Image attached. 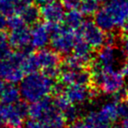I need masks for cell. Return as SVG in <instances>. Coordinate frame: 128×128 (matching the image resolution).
<instances>
[{
	"label": "cell",
	"instance_id": "1",
	"mask_svg": "<svg viewBox=\"0 0 128 128\" xmlns=\"http://www.w3.org/2000/svg\"><path fill=\"white\" fill-rule=\"evenodd\" d=\"M92 83L97 91L106 96L121 99L126 94L125 77L117 68H102L92 63Z\"/></svg>",
	"mask_w": 128,
	"mask_h": 128
},
{
	"label": "cell",
	"instance_id": "2",
	"mask_svg": "<svg viewBox=\"0 0 128 128\" xmlns=\"http://www.w3.org/2000/svg\"><path fill=\"white\" fill-rule=\"evenodd\" d=\"M54 80L43 73L34 72L27 74L20 82V92L22 98L29 103H34L49 96L52 92Z\"/></svg>",
	"mask_w": 128,
	"mask_h": 128
},
{
	"label": "cell",
	"instance_id": "3",
	"mask_svg": "<svg viewBox=\"0 0 128 128\" xmlns=\"http://www.w3.org/2000/svg\"><path fill=\"white\" fill-rule=\"evenodd\" d=\"M29 116L31 119L46 124L64 127L66 121L63 115L54 106V100L50 99L49 96L31 103V106H29Z\"/></svg>",
	"mask_w": 128,
	"mask_h": 128
},
{
	"label": "cell",
	"instance_id": "4",
	"mask_svg": "<svg viewBox=\"0 0 128 128\" xmlns=\"http://www.w3.org/2000/svg\"><path fill=\"white\" fill-rule=\"evenodd\" d=\"M49 31L50 33V45L52 50L59 54H68L73 52L78 34L74 30L66 26H62L59 24L47 22Z\"/></svg>",
	"mask_w": 128,
	"mask_h": 128
},
{
	"label": "cell",
	"instance_id": "5",
	"mask_svg": "<svg viewBox=\"0 0 128 128\" xmlns=\"http://www.w3.org/2000/svg\"><path fill=\"white\" fill-rule=\"evenodd\" d=\"M26 54L22 50L12 52L7 59L0 60V77L10 83H18L24 78V71L21 64Z\"/></svg>",
	"mask_w": 128,
	"mask_h": 128
},
{
	"label": "cell",
	"instance_id": "6",
	"mask_svg": "<svg viewBox=\"0 0 128 128\" xmlns=\"http://www.w3.org/2000/svg\"><path fill=\"white\" fill-rule=\"evenodd\" d=\"M27 115H29V106L26 101L0 104V120L10 127H20Z\"/></svg>",
	"mask_w": 128,
	"mask_h": 128
},
{
	"label": "cell",
	"instance_id": "7",
	"mask_svg": "<svg viewBox=\"0 0 128 128\" xmlns=\"http://www.w3.org/2000/svg\"><path fill=\"white\" fill-rule=\"evenodd\" d=\"M77 34L82 36L94 50H99L107 43L108 36L106 32L100 28L94 21H84L80 28L77 31Z\"/></svg>",
	"mask_w": 128,
	"mask_h": 128
},
{
	"label": "cell",
	"instance_id": "8",
	"mask_svg": "<svg viewBox=\"0 0 128 128\" xmlns=\"http://www.w3.org/2000/svg\"><path fill=\"white\" fill-rule=\"evenodd\" d=\"M124 54L114 44H105L101 47L92 63L102 68H116L121 63Z\"/></svg>",
	"mask_w": 128,
	"mask_h": 128
},
{
	"label": "cell",
	"instance_id": "9",
	"mask_svg": "<svg viewBox=\"0 0 128 128\" xmlns=\"http://www.w3.org/2000/svg\"><path fill=\"white\" fill-rule=\"evenodd\" d=\"M96 88H90L85 85H70L66 86L64 94L66 96L70 103L82 106L96 98L97 96Z\"/></svg>",
	"mask_w": 128,
	"mask_h": 128
},
{
	"label": "cell",
	"instance_id": "10",
	"mask_svg": "<svg viewBox=\"0 0 128 128\" xmlns=\"http://www.w3.org/2000/svg\"><path fill=\"white\" fill-rule=\"evenodd\" d=\"M60 80L66 86H89L90 83H92V74L91 71L85 68L62 70L60 74Z\"/></svg>",
	"mask_w": 128,
	"mask_h": 128
},
{
	"label": "cell",
	"instance_id": "11",
	"mask_svg": "<svg viewBox=\"0 0 128 128\" xmlns=\"http://www.w3.org/2000/svg\"><path fill=\"white\" fill-rule=\"evenodd\" d=\"M8 42L11 48L18 50H22L31 45V30L27 24L22 27L12 29L8 35Z\"/></svg>",
	"mask_w": 128,
	"mask_h": 128
},
{
	"label": "cell",
	"instance_id": "12",
	"mask_svg": "<svg viewBox=\"0 0 128 128\" xmlns=\"http://www.w3.org/2000/svg\"><path fill=\"white\" fill-rule=\"evenodd\" d=\"M64 5L62 2L54 1L42 6L40 8V13L43 20L46 22H54V24H60L64 21L66 11H64Z\"/></svg>",
	"mask_w": 128,
	"mask_h": 128
},
{
	"label": "cell",
	"instance_id": "13",
	"mask_svg": "<svg viewBox=\"0 0 128 128\" xmlns=\"http://www.w3.org/2000/svg\"><path fill=\"white\" fill-rule=\"evenodd\" d=\"M104 8L111 15L118 27L128 17V0H110Z\"/></svg>",
	"mask_w": 128,
	"mask_h": 128
},
{
	"label": "cell",
	"instance_id": "14",
	"mask_svg": "<svg viewBox=\"0 0 128 128\" xmlns=\"http://www.w3.org/2000/svg\"><path fill=\"white\" fill-rule=\"evenodd\" d=\"M50 33L47 24L36 22L31 30V45L35 49H43L50 43Z\"/></svg>",
	"mask_w": 128,
	"mask_h": 128
},
{
	"label": "cell",
	"instance_id": "15",
	"mask_svg": "<svg viewBox=\"0 0 128 128\" xmlns=\"http://www.w3.org/2000/svg\"><path fill=\"white\" fill-rule=\"evenodd\" d=\"M73 54L75 56L78 57L85 66H88L92 62L94 49L82 38V36H80L78 35L74 49H73Z\"/></svg>",
	"mask_w": 128,
	"mask_h": 128
},
{
	"label": "cell",
	"instance_id": "16",
	"mask_svg": "<svg viewBox=\"0 0 128 128\" xmlns=\"http://www.w3.org/2000/svg\"><path fill=\"white\" fill-rule=\"evenodd\" d=\"M36 56L38 62L39 68H41L42 69L59 66V64L61 63L59 54L54 50L43 48L36 52Z\"/></svg>",
	"mask_w": 128,
	"mask_h": 128
},
{
	"label": "cell",
	"instance_id": "17",
	"mask_svg": "<svg viewBox=\"0 0 128 128\" xmlns=\"http://www.w3.org/2000/svg\"><path fill=\"white\" fill-rule=\"evenodd\" d=\"M94 21L100 28L108 33H112L118 27L115 21L111 17V15L108 12V10L104 7L100 8L94 14Z\"/></svg>",
	"mask_w": 128,
	"mask_h": 128
},
{
	"label": "cell",
	"instance_id": "18",
	"mask_svg": "<svg viewBox=\"0 0 128 128\" xmlns=\"http://www.w3.org/2000/svg\"><path fill=\"white\" fill-rule=\"evenodd\" d=\"M85 120L92 128H110L113 124L99 108L90 110L86 115Z\"/></svg>",
	"mask_w": 128,
	"mask_h": 128
},
{
	"label": "cell",
	"instance_id": "19",
	"mask_svg": "<svg viewBox=\"0 0 128 128\" xmlns=\"http://www.w3.org/2000/svg\"><path fill=\"white\" fill-rule=\"evenodd\" d=\"M84 15L82 14L80 10H78L77 8L75 10H69L66 13L64 18V26H66L68 28L72 29L74 31H78L80 28L82 24L84 22Z\"/></svg>",
	"mask_w": 128,
	"mask_h": 128
},
{
	"label": "cell",
	"instance_id": "20",
	"mask_svg": "<svg viewBox=\"0 0 128 128\" xmlns=\"http://www.w3.org/2000/svg\"><path fill=\"white\" fill-rule=\"evenodd\" d=\"M20 89L14 83L6 84L4 90L0 94V98L4 104H15L20 101L21 98Z\"/></svg>",
	"mask_w": 128,
	"mask_h": 128
},
{
	"label": "cell",
	"instance_id": "21",
	"mask_svg": "<svg viewBox=\"0 0 128 128\" xmlns=\"http://www.w3.org/2000/svg\"><path fill=\"white\" fill-rule=\"evenodd\" d=\"M19 14L27 25L36 24V22H38L39 19L41 17L40 10L36 6H34L33 4L28 6V7H26Z\"/></svg>",
	"mask_w": 128,
	"mask_h": 128
},
{
	"label": "cell",
	"instance_id": "22",
	"mask_svg": "<svg viewBox=\"0 0 128 128\" xmlns=\"http://www.w3.org/2000/svg\"><path fill=\"white\" fill-rule=\"evenodd\" d=\"M21 66L25 74H30V73L36 72L40 68L36 54H29L25 55L24 58L22 59Z\"/></svg>",
	"mask_w": 128,
	"mask_h": 128
},
{
	"label": "cell",
	"instance_id": "23",
	"mask_svg": "<svg viewBox=\"0 0 128 128\" xmlns=\"http://www.w3.org/2000/svg\"><path fill=\"white\" fill-rule=\"evenodd\" d=\"M100 2L98 0H83L80 5V10L84 16H94L100 8Z\"/></svg>",
	"mask_w": 128,
	"mask_h": 128
},
{
	"label": "cell",
	"instance_id": "24",
	"mask_svg": "<svg viewBox=\"0 0 128 128\" xmlns=\"http://www.w3.org/2000/svg\"><path fill=\"white\" fill-rule=\"evenodd\" d=\"M82 114V108L80 106L75 105V104H70L66 110L62 112V115L64 117V121L68 122H72L78 120V117Z\"/></svg>",
	"mask_w": 128,
	"mask_h": 128
},
{
	"label": "cell",
	"instance_id": "25",
	"mask_svg": "<svg viewBox=\"0 0 128 128\" xmlns=\"http://www.w3.org/2000/svg\"><path fill=\"white\" fill-rule=\"evenodd\" d=\"M17 0H0V12L6 16L13 15L16 12Z\"/></svg>",
	"mask_w": 128,
	"mask_h": 128
},
{
	"label": "cell",
	"instance_id": "26",
	"mask_svg": "<svg viewBox=\"0 0 128 128\" xmlns=\"http://www.w3.org/2000/svg\"><path fill=\"white\" fill-rule=\"evenodd\" d=\"M54 106L56 107L57 110H59V111H61V113H62L72 103H70V101L63 94H58V96H56V97L54 99Z\"/></svg>",
	"mask_w": 128,
	"mask_h": 128
},
{
	"label": "cell",
	"instance_id": "27",
	"mask_svg": "<svg viewBox=\"0 0 128 128\" xmlns=\"http://www.w3.org/2000/svg\"><path fill=\"white\" fill-rule=\"evenodd\" d=\"M24 24H26L24 22V21L22 20L21 16L13 14L10 15V18H8V28H10V30L22 27Z\"/></svg>",
	"mask_w": 128,
	"mask_h": 128
},
{
	"label": "cell",
	"instance_id": "28",
	"mask_svg": "<svg viewBox=\"0 0 128 128\" xmlns=\"http://www.w3.org/2000/svg\"><path fill=\"white\" fill-rule=\"evenodd\" d=\"M24 128H64L62 126H56V125H52V124H43L41 122H38L36 120H30L25 122L24 127Z\"/></svg>",
	"mask_w": 128,
	"mask_h": 128
},
{
	"label": "cell",
	"instance_id": "29",
	"mask_svg": "<svg viewBox=\"0 0 128 128\" xmlns=\"http://www.w3.org/2000/svg\"><path fill=\"white\" fill-rule=\"evenodd\" d=\"M118 114L119 118L121 119H127L128 118V103L126 101L119 100L118 101Z\"/></svg>",
	"mask_w": 128,
	"mask_h": 128
},
{
	"label": "cell",
	"instance_id": "30",
	"mask_svg": "<svg viewBox=\"0 0 128 128\" xmlns=\"http://www.w3.org/2000/svg\"><path fill=\"white\" fill-rule=\"evenodd\" d=\"M83 0H61L62 4L66 10H75L80 7Z\"/></svg>",
	"mask_w": 128,
	"mask_h": 128
},
{
	"label": "cell",
	"instance_id": "31",
	"mask_svg": "<svg viewBox=\"0 0 128 128\" xmlns=\"http://www.w3.org/2000/svg\"><path fill=\"white\" fill-rule=\"evenodd\" d=\"M66 128H92L90 124L86 122V120H76V121L69 122Z\"/></svg>",
	"mask_w": 128,
	"mask_h": 128
},
{
	"label": "cell",
	"instance_id": "32",
	"mask_svg": "<svg viewBox=\"0 0 128 128\" xmlns=\"http://www.w3.org/2000/svg\"><path fill=\"white\" fill-rule=\"evenodd\" d=\"M121 50L124 56L128 58V36H124L120 41Z\"/></svg>",
	"mask_w": 128,
	"mask_h": 128
},
{
	"label": "cell",
	"instance_id": "33",
	"mask_svg": "<svg viewBox=\"0 0 128 128\" xmlns=\"http://www.w3.org/2000/svg\"><path fill=\"white\" fill-rule=\"evenodd\" d=\"M8 36L5 31H0V48L8 46Z\"/></svg>",
	"mask_w": 128,
	"mask_h": 128
},
{
	"label": "cell",
	"instance_id": "34",
	"mask_svg": "<svg viewBox=\"0 0 128 128\" xmlns=\"http://www.w3.org/2000/svg\"><path fill=\"white\" fill-rule=\"evenodd\" d=\"M8 28V18L5 14L0 12V31H5Z\"/></svg>",
	"mask_w": 128,
	"mask_h": 128
},
{
	"label": "cell",
	"instance_id": "35",
	"mask_svg": "<svg viewBox=\"0 0 128 128\" xmlns=\"http://www.w3.org/2000/svg\"><path fill=\"white\" fill-rule=\"evenodd\" d=\"M122 32L124 36H128V17L124 20V22H122V24L121 25Z\"/></svg>",
	"mask_w": 128,
	"mask_h": 128
},
{
	"label": "cell",
	"instance_id": "36",
	"mask_svg": "<svg viewBox=\"0 0 128 128\" xmlns=\"http://www.w3.org/2000/svg\"><path fill=\"white\" fill-rule=\"evenodd\" d=\"M122 72L124 76L125 77V78L128 80V58L125 60V62L122 64Z\"/></svg>",
	"mask_w": 128,
	"mask_h": 128
},
{
	"label": "cell",
	"instance_id": "37",
	"mask_svg": "<svg viewBox=\"0 0 128 128\" xmlns=\"http://www.w3.org/2000/svg\"><path fill=\"white\" fill-rule=\"evenodd\" d=\"M36 4L38 6H40V7H42V6H45L47 4L50 3V2H54L55 0H34Z\"/></svg>",
	"mask_w": 128,
	"mask_h": 128
},
{
	"label": "cell",
	"instance_id": "38",
	"mask_svg": "<svg viewBox=\"0 0 128 128\" xmlns=\"http://www.w3.org/2000/svg\"><path fill=\"white\" fill-rule=\"evenodd\" d=\"M4 80H5L0 77V94H1V92H2V91L4 90L5 86H6V84H5Z\"/></svg>",
	"mask_w": 128,
	"mask_h": 128
},
{
	"label": "cell",
	"instance_id": "39",
	"mask_svg": "<svg viewBox=\"0 0 128 128\" xmlns=\"http://www.w3.org/2000/svg\"><path fill=\"white\" fill-rule=\"evenodd\" d=\"M124 100L128 103V90H127V92H126V94H125V96H124Z\"/></svg>",
	"mask_w": 128,
	"mask_h": 128
},
{
	"label": "cell",
	"instance_id": "40",
	"mask_svg": "<svg viewBox=\"0 0 128 128\" xmlns=\"http://www.w3.org/2000/svg\"><path fill=\"white\" fill-rule=\"evenodd\" d=\"M100 3H107V2H108L110 0H98Z\"/></svg>",
	"mask_w": 128,
	"mask_h": 128
},
{
	"label": "cell",
	"instance_id": "41",
	"mask_svg": "<svg viewBox=\"0 0 128 128\" xmlns=\"http://www.w3.org/2000/svg\"><path fill=\"white\" fill-rule=\"evenodd\" d=\"M110 128H117V127H115V126H111Z\"/></svg>",
	"mask_w": 128,
	"mask_h": 128
},
{
	"label": "cell",
	"instance_id": "42",
	"mask_svg": "<svg viewBox=\"0 0 128 128\" xmlns=\"http://www.w3.org/2000/svg\"><path fill=\"white\" fill-rule=\"evenodd\" d=\"M10 128H20V127H10Z\"/></svg>",
	"mask_w": 128,
	"mask_h": 128
}]
</instances>
